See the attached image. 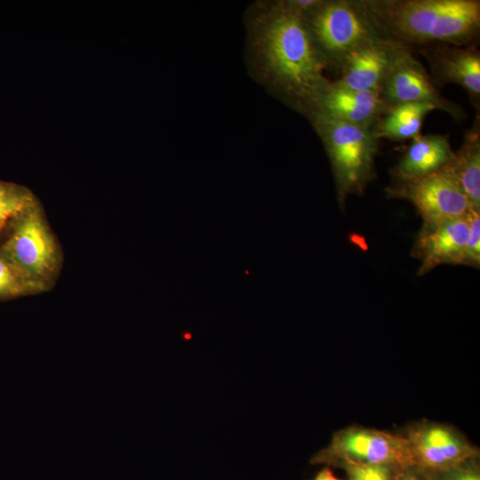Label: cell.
Masks as SVG:
<instances>
[{
  "label": "cell",
  "mask_w": 480,
  "mask_h": 480,
  "mask_svg": "<svg viewBox=\"0 0 480 480\" xmlns=\"http://www.w3.org/2000/svg\"><path fill=\"white\" fill-rule=\"evenodd\" d=\"M472 461V460H471ZM468 461L454 468L438 473L439 480H480V476L476 468Z\"/></svg>",
  "instance_id": "21"
},
{
  "label": "cell",
  "mask_w": 480,
  "mask_h": 480,
  "mask_svg": "<svg viewBox=\"0 0 480 480\" xmlns=\"http://www.w3.org/2000/svg\"><path fill=\"white\" fill-rule=\"evenodd\" d=\"M348 480H391L392 468L385 465L345 463Z\"/></svg>",
  "instance_id": "20"
},
{
  "label": "cell",
  "mask_w": 480,
  "mask_h": 480,
  "mask_svg": "<svg viewBox=\"0 0 480 480\" xmlns=\"http://www.w3.org/2000/svg\"><path fill=\"white\" fill-rule=\"evenodd\" d=\"M385 192L388 198L412 204L422 218V226L463 217L469 210L468 201L447 165L421 178L394 180Z\"/></svg>",
  "instance_id": "7"
},
{
  "label": "cell",
  "mask_w": 480,
  "mask_h": 480,
  "mask_svg": "<svg viewBox=\"0 0 480 480\" xmlns=\"http://www.w3.org/2000/svg\"><path fill=\"white\" fill-rule=\"evenodd\" d=\"M454 157L447 135L425 134L412 140V143L391 169L395 181L410 180L436 172L445 167Z\"/></svg>",
  "instance_id": "14"
},
{
  "label": "cell",
  "mask_w": 480,
  "mask_h": 480,
  "mask_svg": "<svg viewBox=\"0 0 480 480\" xmlns=\"http://www.w3.org/2000/svg\"><path fill=\"white\" fill-rule=\"evenodd\" d=\"M397 480H420V479L412 472L403 471L399 475Z\"/></svg>",
  "instance_id": "23"
},
{
  "label": "cell",
  "mask_w": 480,
  "mask_h": 480,
  "mask_svg": "<svg viewBox=\"0 0 480 480\" xmlns=\"http://www.w3.org/2000/svg\"><path fill=\"white\" fill-rule=\"evenodd\" d=\"M399 46L380 36L358 46L341 61L337 81L353 90L380 93Z\"/></svg>",
  "instance_id": "13"
},
{
  "label": "cell",
  "mask_w": 480,
  "mask_h": 480,
  "mask_svg": "<svg viewBox=\"0 0 480 480\" xmlns=\"http://www.w3.org/2000/svg\"><path fill=\"white\" fill-rule=\"evenodd\" d=\"M436 107L422 102L400 103L388 106L387 109L371 129L376 140L395 141L413 140L420 135L425 117Z\"/></svg>",
  "instance_id": "16"
},
{
  "label": "cell",
  "mask_w": 480,
  "mask_h": 480,
  "mask_svg": "<svg viewBox=\"0 0 480 480\" xmlns=\"http://www.w3.org/2000/svg\"><path fill=\"white\" fill-rule=\"evenodd\" d=\"M468 230L467 214L422 226L412 251V256L420 261L418 275L423 276L440 265H461Z\"/></svg>",
  "instance_id": "12"
},
{
  "label": "cell",
  "mask_w": 480,
  "mask_h": 480,
  "mask_svg": "<svg viewBox=\"0 0 480 480\" xmlns=\"http://www.w3.org/2000/svg\"><path fill=\"white\" fill-rule=\"evenodd\" d=\"M428 61L436 88L455 84L466 90L476 110L480 106V52L476 44H436L417 50Z\"/></svg>",
  "instance_id": "11"
},
{
  "label": "cell",
  "mask_w": 480,
  "mask_h": 480,
  "mask_svg": "<svg viewBox=\"0 0 480 480\" xmlns=\"http://www.w3.org/2000/svg\"><path fill=\"white\" fill-rule=\"evenodd\" d=\"M312 0L263 4L250 22V46L263 81L293 109L308 114L330 81L306 27Z\"/></svg>",
  "instance_id": "1"
},
{
  "label": "cell",
  "mask_w": 480,
  "mask_h": 480,
  "mask_svg": "<svg viewBox=\"0 0 480 480\" xmlns=\"http://www.w3.org/2000/svg\"><path fill=\"white\" fill-rule=\"evenodd\" d=\"M380 36L412 51L436 44H476L479 0H362Z\"/></svg>",
  "instance_id": "2"
},
{
  "label": "cell",
  "mask_w": 480,
  "mask_h": 480,
  "mask_svg": "<svg viewBox=\"0 0 480 480\" xmlns=\"http://www.w3.org/2000/svg\"><path fill=\"white\" fill-rule=\"evenodd\" d=\"M330 159L337 199L343 209L350 195H362L375 176L379 143L369 128L323 117L309 118Z\"/></svg>",
  "instance_id": "3"
},
{
  "label": "cell",
  "mask_w": 480,
  "mask_h": 480,
  "mask_svg": "<svg viewBox=\"0 0 480 480\" xmlns=\"http://www.w3.org/2000/svg\"><path fill=\"white\" fill-rule=\"evenodd\" d=\"M467 217L469 230L461 265L478 268L480 266V209L469 208Z\"/></svg>",
  "instance_id": "19"
},
{
  "label": "cell",
  "mask_w": 480,
  "mask_h": 480,
  "mask_svg": "<svg viewBox=\"0 0 480 480\" xmlns=\"http://www.w3.org/2000/svg\"><path fill=\"white\" fill-rule=\"evenodd\" d=\"M313 480H340L328 468L321 470Z\"/></svg>",
  "instance_id": "22"
},
{
  "label": "cell",
  "mask_w": 480,
  "mask_h": 480,
  "mask_svg": "<svg viewBox=\"0 0 480 480\" xmlns=\"http://www.w3.org/2000/svg\"><path fill=\"white\" fill-rule=\"evenodd\" d=\"M413 467L442 473L477 456L476 450L448 426L424 424L413 428L406 437Z\"/></svg>",
  "instance_id": "9"
},
{
  "label": "cell",
  "mask_w": 480,
  "mask_h": 480,
  "mask_svg": "<svg viewBox=\"0 0 480 480\" xmlns=\"http://www.w3.org/2000/svg\"><path fill=\"white\" fill-rule=\"evenodd\" d=\"M466 196L469 208L480 209V116L466 131L462 144L447 164Z\"/></svg>",
  "instance_id": "15"
},
{
  "label": "cell",
  "mask_w": 480,
  "mask_h": 480,
  "mask_svg": "<svg viewBox=\"0 0 480 480\" xmlns=\"http://www.w3.org/2000/svg\"><path fill=\"white\" fill-rule=\"evenodd\" d=\"M36 201L29 188L0 180V233L18 214Z\"/></svg>",
  "instance_id": "17"
},
{
  "label": "cell",
  "mask_w": 480,
  "mask_h": 480,
  "mask_svg": "<svg viewBox=\"0 0 480 480\" xmlns=\"http://www.w3.org/2000/svg\"><path fill=\"white\" fill-rule=\"evenodd\" d=\"M380 97L387 106L409 102L428 103L457 121L466 117L465 111L459 104L440 93L412 51L402 44L393 58L381 85Z\"/></svg>",
  "instance_id": "8"
},
{
  "label": "cell",
  "mask_w": 480,
  "mask_h": 480,
  "mask_svg": "<svg viewBox=\"0 0 480 480\" xmlns=\"http://www.w3.org/2000/svg\"><path fill=\"white\" fill-rule=\"evenodd\" d=\"M302 14L327 68L338 71L350 52L380 37L362 0H316Z\"/></svg>",
  "instance_id": "4"
},
{
  "label": "cell",
  "mask_w": 480,
  "mask_h": 480,
  "mask_svg": "<svg viewBox=\"0 0 480 480\" xmlns=\"http://www.w3.org/2000/svg\"><path fill=\"white\" fill-rule=\"evenodd\" d=\"M44 288L28 280L0 252V300L41 293Z\"/></svg>",
  "instance_id": "18"
},
{
  "label": "cell",
  "mask_w": 480,
  "mask_h": 480,
  "mask_svg": "<svg viewBox=\"0 0 480 480\" xmlns=\"http://www.w3.org/2000/svg\"><path fill=\"white\" fill-rule=\"evenodd\" d=\"M387 108L379 92L353 90L330 80L306 117L318 116L372 129Z\"/></svg>",
  "instance_id": "10"
},
{
  "label": "cell",
  "mask_w": 480,
  "mask_h": 480,
  "mask_svg": "<svg viewBox=\"0 0 480 480\" xmlns=\"http://www.w3.org/2000/svg\"><path fill=\"white\" fill-rule=\"evenodd\" d=\"M0 252L28 280L45 291L61 266V251L38 202L18 214L5 228Z\"/></svg>",
  "instance_id": "5"
},
{
  "label": "cell",
  "mask_w": 480,
  "mask_h": 480,
  "mask_svg": "<svg viewBox=\"0 0 480 480\" xmlns=\"http://www.w3.org/2000/svg\"><path fill=\"white\" fill-rule=\"evenodd\" d=\"M311 463L385 465L402 470L413 467L406 437L359 427L335 433L330 444L316 454Z\"/></svg>",
  "instance_id": "6"
}]
</instances>
